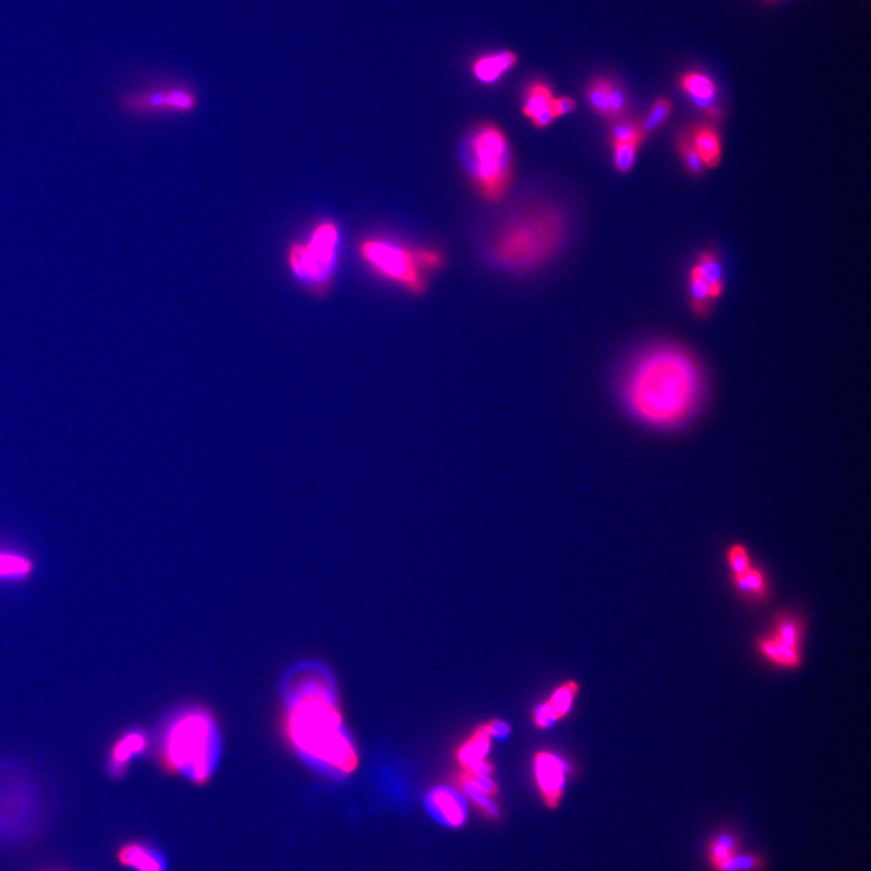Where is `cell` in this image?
<instances>
[{"mask_svg":"<svg viewBox=\"0 0 871 871\" xmlns=\"http://www.w3.org/2000/svg\"><path fill=\"white\" fill-rule=\"evenodd\" d=\"M703 382L694 357L677 346H660L634 362L624 400L634 417L655 428L685 423L702 398Z\"/></svg>","mask_w":871,"mask_h":871,"instance_id":"6da1fadb","label":"cell"},{"mask_svg":"<svg viewBox=\"0 0 871 871\" xmlns=\"http://www.w3.org/2000/svg\"><path fill=\"white\" fill-rule=\"evenodd\" d=\"M301 678L291 690L288 734L311 763L333 774H349L356 767V753L343 728L330 683L317 673H305Z\"/></svg>","mask_w":871,"mask_h":871,"instance_id":"7a4b0ae2","label":"cell"},{"mask_svg":"<svg viewBox=\"0 0 871 871\" xmlns=\"http://www.w3.org/2000/svg\"><path fill=\"white\" fill-rule=\"evenodd\" d=\"M568 232L562 207L551 203L523 206L496 227L487 245L488 257L496 267L528 273L562 250Z\"/></svg>","mask_w":871,"mask_h":871,"instance_id":"3957f363","label":"cell"},{"mask_svg":"<svg viewBox=\"0 0 871 871\" xmlns=\"http://www.w3.org/2000/svg\"><path fill=\"white\" fill-rule=\"evenodd\" d=\"M163 755L170 770L204 783L218 758L217 732L211 717L203 712L180 715L166 732Z\"/></svg>","mask_w":871,"mask_h":871,"instance_id":"277c9868","label":"cell"},{"mask_svg":"<svg viewBox=\"0 0 871 871\" xmlns=\"http://www.w3.org/2000/svg\"><path fill=\"white\" fill-rule=\"evenodd\" d=\"M339 245L338 224L332 219H322L307 240L288 247V268L305 290L319 297L330 293L338 268Z\"/></svg>","mask_w":871,"mask_h":871,"instance_id":"5b68a950","label":"cell"},{"mask_svg":"<svg viewBox=\"0 0 871 871\" xmlns=\"http://www.w3.org/2000/svg\"><path fill=\"white\" fill-rule=\"evenodd\" d=\"M466 164L484 199L504 198L512 182V154L504 131L494 124L476 128L467 142Z\"/></svg>","mask_w":871,"mask_h":871,"instance_id":"8992f818","label":"cell"},{"mask_svg":"<svg viewBox=\"0 0 871 871\" xmlns=\"http://www.w3.org/2000/svg\"><path fill=\"white\" fill-rule=\"evenodd\" d=\"M26 775L19 767L0 764V840L31 838L42 824V801Z\"/></svg>","mask_w":871,"mask_h":871,"instance_id":"52a82bcc","label":"cell"},{"mask_svg":"<svg viewBox=\"0 0 871 871\" xmlns=\"http://www.w3.org/2000/svg\"><path fill=\"white\" fill-rule=\"evenodd\" d=\"M198 106L199 95L193 86L175 80L141 83L117 96L119 111L137 119L192 114Z\"/></svg>","mask_w":871,"mask_h":871,"instance_id":"ba28073f","label":"cell"},{"mask_svg":"<svg viewBox=\"0 0 871 871\" xmlns=\"http://www.w3.org/2000/svg\"><path fill=\"white\" fill-rule=\"evenodd\" d=\"M359 255L380 278L395 282L409 292L425 291L424 269L418 262L417 250L389 239L367 238L360 242Z\"/></svg>","mask_w":871,"mask_h":871,"instance_id":"9c48e42d","label":"cell"},{"mask_svg":"<svg viewBox=\"0 0 871 871\" xmlns=\"http://www.w3.org/2000/svg\"><path fill=\"white\" fill-rule=\"evenodd\" d=\"M536 781L547 806L556 809L563 795L565 765L555 754L542 752L535 758Z\"/></svg>","mask_w":871,"mask_h":871,"instance_id":"30bf717a","label":"cell"},{"mask_svg":"<svg viewBox=\"0 0 871 871\" xmlns=\"http://www.w3.org/2000/svg\"><path fill=\"white\" fill-rule=\"evenodd\" d=\"M679 86L695 106L705 111L709 117H721L720 109L714 105L718 94L717 84L708 74L701 71L685 72L679 78Z\"/></svg>","mask_w":871,"mask_h":871,"instance_id":"8fae6325","label":"cell"},{"mask_svg":"<svg viewBox=\"0 0 871 871\" xmlns=\"http://www.w3.org/2000/svg\"><path fill=\"white\" fill-rule=\"evenodd\" d=\"M117 859L124 867L135 871H166L164 856L146 842H125L118 849Z\"/></svg>","mask_w":871,"mask_h":871,"instance_id":"7c38bea8","label":"cell"},{"mask_svg":"<svg viewBox=\"0 0 871 871\" xmlns=\"http://www.w3.org/2000/svg\"><path fill=\"white\" fill-rule=\"evenodd\" d=\"M147 748V737L142 732L131 731L115 742L108 759L109 775L119 778L126 774L131 760Z\"/></svg>","mask_w":871,"mask_h":871,"instance_id":"4fadbf2b","label":"cell"},{"mask_svg":"<svg viewBox=\"0 0 871 871\" xmlns=\"http://www.w3.org/2000/svg\"><path fill=\"white\" fill-rule=\"evenodd\" d=\"M518 56L511 50L498 51V53L483 55L472 65V73L478 82L482 84L498 83L506 73L517 66Z\"/></svg>","mask_w":871,"mask_h":871,"instance_id":"5bb4252c","label":"cell"},{"mask_svg":"<svg viewBox=\"0 0 871 871\" xmlns=\"http://www.w3.org/2000/svg\"><path fill=\"white\" fill-rule=\"evenodd\" d=\"M741 851V836L735 830L724 828L711 836L706 845V858L709 867L725 861Z\"/></svg>","mask_w":871,"mask_h":871,"instance_id":"9a60e30c","label":"cell"},{"mask_svg":"<svg viewBox=\"0 0 871 871\" xmlns=\"http://www.w3.org/2000/svg\"><path fill=\"white\" fill-rule=\"evenodd\" d=\"M429 804L449 826L459 827L465 822V810L457 795L451 790L440 788L429 795Z\"/></svg>","mask_w":871,"mask_h":871,"instance_id":"2e32d148","label":"cell"},{"mask_svg":"<svg viewBox=\"0 0 871 871\" xmlns=\"http://www.w3.org/2000/svg\"><path fill=\"white\" fill-rule=\"evenodd\" d=\"M691 142L694 144L697 154L700 155L703 165L714 169L721 159V141L717 130L712 126L702 125L696 128L692 134Z\"/></svg>","mask_w":871,"mask_h":871,"instance_id":"e0dca14e","label":"cell"},{"mask_svg":"<svg viewBox=\"0 0 871 871\" xmlns=\"http://www.w3.org/2000/svg\"><path fill=\"white\" fill-rule=\"evenodd\" d=\"M32 559L20 552L0 550V581H25L33 573Z\"/></svg>","mask_w":871,"mask_h":871,"instance_id":"ac0fdd59","label":"cell"},{"mask_svg":"<svg viewBox=\"0 0 871 871\" xmlns=\"http://www.w3.org/2000/svg\"><path fill=\"white\" fill-rule=\"evenodd\" d=\"M553 98L555 96H553V91L549 84L540 82V80L530 83L526 90H524L523 114L532 121L541 113L551 109Z\"/></svg>","mask_w":871,"mask_h":871,"instance_id":"d6986e66","label":"cell"},{"mask_svg":"<svg viewBox=\"0 0 871 871\" xmlns=\"http://www.w3.org/2000/svg\"><path fill=\"white\" fill-rule=\"evenodd\" d=\"M489 737L490 735L487 726H483V728L477 730L474 737H472L469 742H466L463 748L460 749L458 759L460 764L463 765L466 770L480 764L481 761L484 760L490 747Z\"/></svg>","mask_w":871,"mask_h":871,"instance_id":"ffe728a7","label":"cell"},{"mask_svg":"<svg viewBox=\"0 0 871 871\" xmlns=\"http://www.w3.org/2000/svg\"><path fill=\"white\" fill-rule=\"evenodd\" d=\"M772 638L787 648L800 651L801 639H803V625L792 616L782 615L775 622V631Z\"/></svg>","mask_w":871,"mask_h":871,"instance_id":"44dd1931","label":"cell"},{"mask_svg":"<svg viewBox=\"0 0 871 871\" xmlns=\"http://www.w3.org/2000/svg\"><path fill=\"white\" fill-rule=\"evenodd\" d=\"M712 869L714 871H764L766 858L760 853L740 851Z\"/></svg>","mask_w":871,"mask_h":871,"instance_id":"7402d4cb","label":"cell"},{"mask_svg":"<svg viewBox=\"0 0 871 871\" xmlns=\"http://www.w3.org/2000/svg\"><path fill=\"white\" fill-rule=\"evenodd\" d=\"M613 79L596 78L588 84L586 98L588 105L602 118L609 119V91Z\"/></svg>","mask_w":871,"mask_h":871,"instance_id":"603a6c76","label":"cell"},{"mask_svg":"<svg viewBox=\"0 0 871 871\" xmlns=\"http://www.w3.org/2000/svg\"><path fill=\"white\" fill-rule=\"evenodd\" d=\"M736 590L748 597L764 598L767 593L766 579L763 571L753 567L746 573L734 578Z\"/></svg>","mask_w":871,"mask_h":871,"instance_id":"cb8c5ba5","label":"cell"},{"mask_svg":"<svg viewBox=\"0 0 871 871\" xmlns=\"http://www.w3.org/2000/svg\"><path fill=\"white\" fill-rule=\"evenodd\" d=\"M672 113V103L668 98L660 97L651 106L648 117L639 124L640 132L643 138L653 134L654 131L661 128L666 123L669 115Z\"/></svg>","mask_w":871,"mask_h":871,"instance_id":"d4e9b609","label":"cell"},{"mask_svg":"<svg viewBox=\"0 0 871 871\" xmlns=\"http://www.w3.org/2000/svg\"><path fill=\"white\" fill-rule=\"evenodd\" d=\"M691 274L700 276L709 286L723 285V281H721L723 270H721L717 257L712 255V253H703L699 264H696Z\"/></svg>","mask_w":871,"mask_h":871,"instance_id":"484cf974","label":"cell"},{"mask_svg":"<svg viewBox=\"0 0 871 871\" xmlns=\"http://www.w3.org/2000/svg\"><path fill=\"white\" fill-rule=\"evenodd\" d=\"M459 784L464 792L470 796V799L480 807L484 815L490 818H495L496 815H498V811H496L492 801L489 800V796L486 793H483L466 774L460 776Z\"/></svg>","mask_w":871,"mask_h":871,"instance_id":"4316f807","label":"cell"},{"mask_svg":"<svg viewBox=\"0 0 871 871\" xmlns=\"http://www.w3.org/2000/svg\"><path fill=\"white\" fill-rule=\"evenodd\" d=\"M640 143H613L614 165L621 173H628L636 164L637 153Z\"/></svg>","mask_w":871,"mask_h":871,"instance_id":"83f0119b","label":"cell"},{"mask_svg":"<svg viewBox=\"0 0 871 871\" xmlns=\"http://www.w3.org/2000/svg\"><path fill=\"white\" fill-rule=\"evenodd\" d=\"M628 107H630V100H628L627 92L613 79L609 91V119L615 121L624 119Z\"/></svg>","mask_w":871,"mask_h":871,"instance_id":"f1b7e54d","label":"cell"},{"mask_svg":"<svg viewBox=\"0 0 871 871\" xmlns=\"http://www.w3.org/2000/svg\"><path fill=\"white\" fill-rule=\"evenodd\" d=\"M690 291L692 309L696 311L697 315H705L707 302L711 301V286L700 276L691 274Z\"/></svg>","mask_w":871,"mask_h":871,"instance_id":"f546056e","label":"cell"},{"mask_svg":"<svg viewBox=\"0 0 871 871\" xmlns=\"http://www.w3.org/2000/svg\"><path fill=\"white\" fill-rule=\"evenodd\" d=\"M578 691V685L574 682L564 684L561 688L555 691V694H553L552 699L549 702L552 708L555 709L558 719L563 718L564 715L570 711Z\"/></svg>","mask_w":871,"mask_h":871,"instance_id":"4dcf8cb0","label":"cell"},{"mask_svg":"<svg viewBox=\"0 0 871 871\" xmlns=\"http://www.w3.org/2000/svg\"><path fill=\"white\" fill-rule=\"evenodd\" d=\"M644 140L636 121L619 120L611 129V143H642Z\"/></svg>","mask_w":871,"mask_h":871,"instance_id":"1f68e13d","label":"cell"},{"mask_svg":"<svg viewBox=\"0 0 871 871\" xmlns=\"http://www.w3.org/2000/svg\"><path fill=\"white\" fill-rule=\"evenodd\" d=\"M728 563L732 576H740L752 568L751 556L743 545H732L728 551Z\"/></svg>","mask_w":871,"mask_h":871,"instance_id":"d6a6232c","label":"cell"},{"mask_svg":"<svg viewBox=\"0 0 871 871\" xmlns=\"http://www.w3.org/2000/svg\"><path fill=\"white\" fill-rule=\"evenodd\" d=\"M679 152L682 154V158L686 167L692 175L700 176L703 170H705V165H703L700 155L697 154L694 144H692L689 138H683V140L679 141Z\"/></svg>","mask_w":871,"mask_h":871,"instance_id":"836d02e7","label":"cell"},{"mask_svg":"<svg viewBox=\"0 0 871 871\" xmlns=\"http://www.w3.org/2000/svg\"><path fill=\"white\" fill-rule=\"evenodd\" d=\"M758 649L761 655H763L767 661H770L772 665L784 668L782 656L780 651L777 649L774 639L770 637L759 640Z\"/></svg>","mask_w":871,"mask_h":871,"instance_id":"e575fe53","label":"cell"},{"mask_svg":"<svg viewBox=\"0 0 871 871\" xmlns=\"http://www.w3.org/2000/svg\"><path fill=\"white\" fill-rule=\"evenodd\" d=\"M417 258L420 267L425 270H435L442 267L443 258L437 251L419 248Z\"/></svg>","mask_w":871,"mask_h":871,"instance_id":"d590c367","label":"cell"},{"mask_svg":"<svg viewBox=\"0 0 871 871\" xmlns=\"http://www.w3.org/2000/svg\"><path fill=\"white\" fill-rule=\"evenodd\" d=\"M557 719L558 717L555 709L552 708L550 702H547L545 705L536 709L535 724L538 725L539 728H550V726L556 723Z\"/></svg>","mask_w":871,"mask_h":871,"instance_id":"8d00e7d4","label":"cell"},{"mask_svg":"<svg viewBox=\"0 0 871 871\" xmlns=\"http://www.w3.org/2000/svg\"><path fill=\"white\" fill-rule=\"evenodd\" d=\"M576 109V102L574 98L563 96V97H555L552 101V111L555 113L556 118L564 117V115H568L573 113Z\"/></svg>","mask_w":871,"mask_h":871,"instance_id":"74e56055","label":"cell"},{"mask_svg":"<svg viewBox=\"0 0 871 871\" xmlns=\"http://www.w3.org/2000/svg\"><path fill=\"white\" fill-rule=\"evenodd\" d=\"M467 777L470 778L472 782L476 784L478 788L482 790L483 793H486L489 798L490 796H495L498 794V787H496L495 782L489 776H478L474 774H470V772H465Z\"/></svg>","mask_w":871,"mask_h":871,"instance_id":"f35d334b","label":"cell"},{"mask_svg":"<svg viewBox=\"0 0 871 871\" xmlns=\"http://www.w3.org/2000/svg\"><path fill=\"white\" fill-rule=\"evenodd\" d=\"M486 726L490 736L504 738L510 734L509 725H506L503 721H492V723Z\"/></svg>","mask_w":871,"mask_h":871,"instance_id":"ab89813d","label":"cell"}]
</instances>
